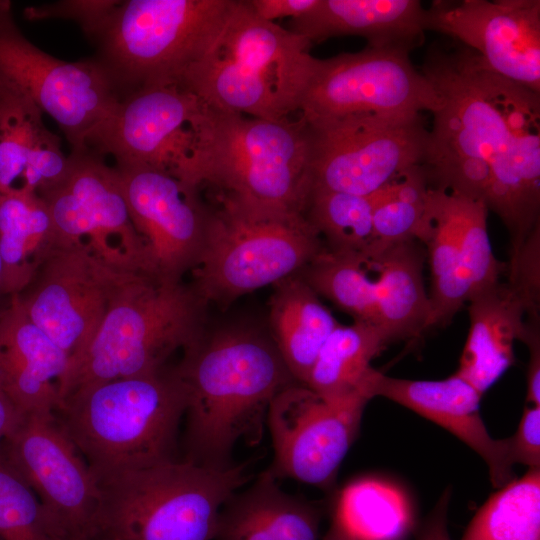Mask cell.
Instances as JSON below:
<instances>
[{"mask_svg": "<svg viewBox=\"0 0 540 540\" xmlns=\"http://www.w3.org/2000/svg\"><path fill=\"white\" fill-rule=\"evenodd\" d=\"M420 70L441 99L421 165L428 184L483 201L507 228L512 259L540 224V92L450 38Z\"/></svg>", "mask_w": 540, "mask_h": 540, "instance_id": "cell-1", "label": "cell"}, {"mask_svg": "<svg viewBox=\"0 0 540 540\" xmlns=\"http://www.w3.org/2000/svg\"><path fill=\"white\" fill-rule=\"evenodd\" d=\"M187 389L186 460L227 468L235 444L260 442L272 400L298 383L271 337L244 327L204 333L176 366Z\"/></svg>", "mask_w": 540, "mask_h": 540, "instance_id": "cell-2", "label": "cell"}, {"mask_svg": "<svg viewBox=\"0 0 540 540\" xmlns=\"http://www.w3.org/2000/svg\"><path fill=\"white\" fill-rule=\"evenodd\" d=\"M193 130V145L172 175L246 206L304 212L309 137L300 115L266 120L204 103Z\"/></svg>", "mask_w": 540, "mask_h": 540, "instance_id": "cell-3", "label": "cell"}, {"mask_svg": "<svg viewBox=\"0 0 540 540\" xmlns=\"http://www.w3.org/2000/svg\"><path fill=\"white\" fill-rule=\"evenodd\" d=\"M186 407V385L176 366H166L79 387L61 399L54 414L99 478L175 459Z\"/></svg>", "mask_w": 540, "mask_h": 540, "instance_id": "cell-4", "label": "cell"}, {"mask_svg": "<svg viewBox=\"0 0 540 540\" xmlns=\"http://www.w3.org/2000/svg\"><path fill=\"white\" fill-rule=\"evenodd\" d=\"M311 44L258 16L247 0H234L217 39L178 85L218 109L288 119L299 114L318 65Z\"/></svg>", "mask_w": 540, "mask_h": 540, "instance_id": "cell-5", "label": "cell"}, {"mask_svg": "<svg viewBox=\"0 0 540 540\" xmlns=\"http://www.w3.org/2000/svg\"><path fill=\"white\" fill-rule=\"evenodd\" d=\"M207 303L193 284L127 274L88 344L69 358L60 401L93 383L155 373L204 333Z\"/></svg>", "mask_w": 540, "mask_h": 540, "instance_id": "cell-6", "label": "cell"}, {"mask_svg": "<svg viewBox=\"0 0 540 540\" xmlns=\"http://www.w3.org/2000/svg\"><path fill=\"white\" fill-rule=\"evenodd\" d=\"M245 468L173 459L96 478L90 540H214L221 508L248 481Z\"/></svg>", "mask_w": 540, "mask_h": 540, "instance_id": "cell-7", "label": "cell"}, {"mask_svg": "<svg viewBox=\"0 0 540 540\" xmlns=\"http://www.w3.org/2000/svg\"><path fill=\"white\" fill-rule=\"evenodd\" d=\"M195 267L198 294L208 304H229L261 287L298 274L325 250L301 212L246 206L216 196Z\"/></svg>", "mask_w": 540, "mask_h": 540, "instance_id": "cell-8", "label": "cell"}, {"mask_svg": "<svg viewBox=\"0 0 540 540\" xmlns=\"http://www.w3.org/2000/svg\"><path fill=\"white\" fill-rule=\"evenodd\" d=\"M234 0L119 1L93 40L95 59L120 96L153 84L178 85L211 48Z\"/></svg>", "mask_w": 540, "mask_h": 540, "instance_id": "cell-9", "label": "cell"}, {"mask_svg": "<svg viewBox=\"0 0 540 540\" xmlns=\"http://www.w3.org/2000/svg\"><path fill=\"white\" fill-rule=\"evenodd\" d=\"M305 123L310 190L371 195L422 165L427 153L429 128L422 114H360Z\"/></svg>", "mask_w": 540, "mask_h": 540, "instance_id": "cell-10", "label": "cell"}, {"mask_svg": "<svg viewBox=\"0 0 540 540\" xmlns=\"http://www.w3.org/2000/svg\"><path fill=\"white\" fill-rule=\"evenodd\" d=\"M0 80L52 117L72 151L87 149L120 100L96 60L64 61L30 42L15 23L11 3L5 0H0Z\"/></svg>", "mask_w": 540, "mask_h": 540, "instance_id": "cell-11", "label": "cell"}, {"mask_svg": "<svg viewBox=\"0 0 540 540\" xmlns=\"http://www.w3.org/2000/svg\"><path fill=\"white\" fill-rule=\"evenodd\" d=\"M438 92L416 69L410 52L366 46L319 59L299 115L305 121L349 115L410 116L434 113Z\"/></svg>", "mask_w": 540, "mask_h": 540, "instance_id": "cell-12", "label": "cell"}, {"mask_svg": "<svg viewBox=\"0 0 540 540\" xmlns=\"http://www.w3.org/2000/svg\"><path fill=\"white\" fill-rule=\"evenodd\" d=\"M66 176L39 194L60 244L80 243L112 269L148 274L144 245L130 215L119 174L90 149L71 152Z\"/></svg>", "mask_w": 540, "mask_h": 540, "instance_id": "cell-13", "label": "cell"}, {"mask_svg": "<svg viewBox=\"0 0 540 540\" xmlns=\"http://www.w3.org/2000/svg\"><path fill=\"white\" fill-rule=\"evenodd\" d=\"M0 449L37 496L47 535L90 540L99 500L98 483L55 414L23 415Z\"/></svg>", "mask_w": 540, "mask_h": 540, "instance_id": "cell-14", "label": "cell"}, {"mask_svg": "<svg viewBox=\"0 0 540 540\" xmlns=\"http://www.w3.org/2000/svg\"><path fill=\"white\" fill-rule=\"evenodd\" d=\"M369 401L360 394L324 398L299 383L280 391L266 419L274 449L267 472L275 479L328 487L357 436Z\"/></svg>", "mask_w": 540, "mask_h": 540, "instance_id": "cell-15", "label": "cell"}, {"mask_svg": "<svg viewBox=\"0 0 540 540\" xmlns=\"http://www.w3.org/2000/svg\"><path fill=\"white\" fill-rule=\"evenodd\" d=\"M132 224L142 240L148 274L180 282L197 266L209 207L199 188L146 165H116Z\"/></svg>", "mask_w": 540, "mask_h": 540, "instance_id": "cell-16", "label": "cell"}, {"mask_svg": "<svg viewBox=\"0 0 540 540\" xmlns=\"http://www.w3.org/2000/svg\"><path fill=\"white\" fill-rule=\"evenodd\" d=\"M127 274L84 244H59L15 296L27 317L71 358L94 336Z\"/></svg>", "mask_w": 540, "mask_h": 540, "instance_id": "cell-17", "label": "cell"}, {"mask_svg": "<svg viewBox=\"0 0 540 540\" xmlns=\"http://www.w3.org/2000/svg\"><path fill=\"white\" fill-rule=\"evenodd\" d=\"M204 102L176 84L139 87L120 97L88 143L116 165H146L173 174L194 142L193 123Z\"/></svg>", "mask_w": 540, "mask_h": 540, "instance_id": "cell-18", "label": "cell"}, {"mask_svg": "<svg viewBox=\"0 0 540 540\" xmlns=\"http://www.w3.org/2000/svg\"><path fill=\"white\" fill-rule=\"evenodd\" d=\"M424 26L466 46L495 73L540 92L539 0H436L425 8Z\"/></svg>", "mask_w": 540, "mask_h": 540, "instance_id": "cell-19", "label": "cell"}, {"mask_svg": "<svg viewBox=\"0 0 540 540\" xmlns=\"http://www.w3.org/2000/svg\"><path fill=\"white\" fill-rule=\"evenodd\" d=\"M362 392L370 400L384 397L394 401L452 433L482 458L494 487L515 478L506 438H493L481 417L482 395L456 373L442 380H410L371 367Z\"/></svg>", "mask_w": 540, "mask_h": 540, "instance_id": "cell-20", "label": "cell"}, {"mask_svg": "<svg viewBox=\"0 0 540 540\" xmlns=\"http://www.w3.org/2000/svg\"><path fill=\"white\" fill-rule=\"evenodd\" d=\"M69 362L24 313L16 296L0 304V385L23 416L55 413Z\"/></svg>", "mask_w": 540, "mask_h": 540, "instance_id": "cell-21", "label": "cell"}, {"mask_svg": "<svg viewBox=\"0 0 540 540\" xmlns=\"http://www.w3.org/2000/svg\"><path fill=\"white\" fill-rule=\"evenodd\" d=\"M425 8L419 0H318L306 14L291 19V32L308 41L359 36L367 46L411 52L424 41Z\"/></svg>", "mask_w": 540, "mask_h": 540, "instance_id": "cell-22", "label": "cell"}, {"mask_svg": "<svg viewBox=\"0 0 540 540\" xmlns=\"http://www.w3.org/2000/svg\"><path fill=\"white\" fill-rule=\"evenodd\" d=\"M470 329L457 375L483 395L513 364L514 342L526 333V308L500 281L468 299Z\"/></svg>", "mask_w": 540, "mask_h": 540, "instance_id": "cell-23", "label": "cell"}, {"mask_svg": "<svg viewBox=\"0 0 540 540\" xmlns=\"http://www.w3.org/2000/svg\"><path fill=\"white\" fill-rule=\"evenodd\" d=\"M267 471L221 508L214 540H320L319 515Z\"/></svg>", "mask_w": 540, "mask_h": 540, "instance_id": "cell-24", "label": "cell"}, {"mask_svg": "<svg viewBox=\"0 0 540 540\" xmlns=\"http://www.w3.org/2000/svg\"><path fill=\"white\" fill-rule=\"evenodd\" d=\"M419 241L394 244L372 265L375 325L388 342L416 338L430 328L431 305L423 283L425 254Z\"/></svg>", "mask_w": 540, "mask_h": 540, "instance_id": "cell-25", "label": "cell"}, {"mask_svg": "<svg viewBox=\"0 0 540 540\" xmlns=\"http://www.w3.org/2000/svg\"><path fill=\"white\" fill-rule=\"evenodd\" d=\"M274 285L271 338L294 379L305 385L317 355L339 323L299 275Z\"/></svg>", "mask_w": 540, "mask_h": 540, "instance_id": "cell-26", "label": "cell"}, {"mask_svg": "<svg viewBox=\"0 0 540 540\" xmlns=\"http://www.w3.org/2000/svg\"><path fill=\"white\" fill-rule=\"evenodd\" d=\"M43 199L24 187L0 191V255L7 297L20 294L59 245Z\"/></svg>", "mask_w": 540, "mask_h": 540, "instance_id": "cell-27", "label": "cell"}, {"mask_svg": "<svg viewBox=\"0 0 540 540\" xmlns=\"http://www.w3.org/2000/svg\"><path fill=\"white\" fill-rule=\"evenodd\" d=\"M431 271L430 327L446 323L471 295L449 192L429 188V229L423 242Z\"/></svg>", "mask_w": 540, "mask_h": 540, "instance_id": "cell-28", "label": "cell"}, {"mask_svg": "<svg viewBox=\"0 0 540 540\" xmlns=\"http://www.w3.org/2000/svg\"><path fill=\"white\" fill-rule=\"evenodd\" d=\"M388 343L374 324L362 321L348 326L339 324L317 355L305 386L328 399L363 395L361 388L372 367L371 361Z\"/></svg>", "mask_w": 540, "mask_h": 540, "instance_id": "cell-29", "label": "cell"}, {"mask_svg": "<svg viewBox=\"0 0 540 540\" xmlns=\"http://www.w3.org/2000/svg\"><path fill=\"white\" fill-rule=\"evenodd\" d=\"M334 519L355 540H402L413 524L406 496L376 479L350 483L341 492Z\"/></svg>", "mask_w": 540, "mask_h": 540, "instance_id": "cell-30", "label": "cell"}, {"mask_svg": "<svg viewBox=\"0 0 540 540\" xmlns=\"http://www.w3.org/2000/svg\"><path fill=\"white\" fill-rule=\"evenodd\" d=\"M429 188L423 167L419 165L372 194L371 263L394 244L411 240L423 244L429 229Z\"/></svg>", "mask_w": 540, "mask_h": 540, "instance_id": "cell-31", "label": "cell"}, {"mask_svg": "<svg viewBox=\"0 0 540 540\" xmlns=\"http://www.w3.org/2000/svg\"><path fill=\"white\" fill-rule=\"evenodd\" d=\"M498 489L460 540H540V468H530Z\"/></svg>", "mask_w": 540, "mask_h": 540, "instance_id": "cell-32", "label": "cell"}, {"mask_svg": "<svg viewBox=\"0 0 540 540\" xmlns=\"http://www.w3.org/2000/svg\"><path fill=\"white\" fill-rule=\"evenodd\" d=\"M372 211V194L311 189L303 214L321 240H325L326 251L361 255L371 262Z\"/></svg>", "mask_w": 540, "mask_h": 540, "instance_id": "cell-33", "label": "cell"}, {"mask_svg": "<svg viewBox=\"0 0 540 540\" xmlns=\"http://www.w3.org/2000/svg\"><path fill=\"white\" fill-rule=\"evenodd\" d=\"M372 268L361 255L324 250L297 275L354 321L375 325L374 280L369 276Z\"/></svg>", "mask_w": 540, "mask_h": 540, "instance_id": "cell-34", "label": "cell"}, {"mask_svg": "<svg viewBox=\"0 0 540 540\" xmlns=\"http://www.w3.org/2000/svg\"><path fill=\"white\" fill-rule=\"evenodd\" d=\"M43 112L0 80V191L17 188L30 153L48 130Z\"/></svg>", "mask_w": 540, "mask_h": 540, "instance_id": "cell-35", "label": "cell"}, {"mask_svg": "<svg viewBox=\"0 0 540 540\" xmlns=\"http://www.w3.org/2000/svg\"><path fill=\"white\" fill-rule=\"evenodd\" d=\"M449 194L471 297L498 283L500 275L507 271V265L493 255L487 231L488 209L485 203L461 194Z\"/></svg>", "mask_w": 540, "mask_h": 540, "instance_id": "cell-36", "label": "cell"}, {"mask_svg": "<svg viewBox=\"0 0 540 540\" xmlns=\"http://www.w3.org/2000/svg\"><path fill=\"white\" fill-rule=\"evenodd\" d=\"M47 522L32 489L5 460L0 449V539L46 540Z\"/></svg>", "mask_w": 540, "mask_h": 540, "instance_id": "cell-37", "label": "cell"}, {"mask_svg": "<svg viewBox=\"0 0 540 540\" xmlns=\"http://www.w3.org/2000/svg\"><path fill=\"white\" fill-rule=\"evenodd\" d=\"M69 166L70 156L62 151L59 137L47 130L30 153L18 187L39 195L57 185L66 176Z\"/></svg>", "mask_w": 540, "mask_h": 540, "instance_id": "cell-38", "label": "cell"}, {"mask_svg": "<svg viewBox=\"0 0 540 540\" xmlns=\"http://www.w3.org/2000/svg\"><path fill=\"white\" fill-rule=\"evenodd\" d=\"M540 224L529 234L507 265L508 283L517 291L526 308V319H539L540 303Z\"/></svg>", "mask_w": 540, "mask_h": 540, "instance_id": "cell-39", "label": "cell"}, {"mask_svg": "<svg viewBox=\"0 0 540 540\" xmlns=\"http://www.w3.org/2000/svg\"><path fill=\"white\" fill-rule=\"evenodd\" d=\"M118 3L119 1L107 0L60 1L29 7L25 10V15L29 19L60 17L75 20L85 34L93 39Z\"/></svg>", "mask_w": 540, "mask_h": 540, "instance_id": "cell-40", "label": "cell"}, {"mask_svg": "<svg viewBox=\"0 0 540 540\" xmlns=\"http://www.w3.org/2000/svg\"><path fill=\"white\" fill-rule=\"evenodd\" d=\"M506 441L513 465L540 468V406L525 408L516 432Z\"/></svg>", "mask_w": 540, "mask_h": 540, "instance_id": "cell-41", "label": "cell"}, {"mask_svg": "<svg viewBox=\"0 0 540 540\" xmlns=\"http://www.w3.org/2000/svg\"><path fill=\"white\" fill-rule=\"evenodd\" d=\"M529 350L527 367V402L540 406V332L539 319H526V333L522 340Z\"/></svg>", "mask_w": 540, "mask_h": 540, "instance_id": "cell-42", "label": "cell"}, {"mask_svg": "<svg viewBox=\"0 0 540 540\" xmlns=\"http://www.w3.org/2000/svg\"><path fill=\"white\" fill-rule=\"evenodd\" d=\"M255 13L273 22L281 17L298 18L309 12L318 0H247Z\"/></svg>", "mask_w": 540, "mask_h": 540, "instance_id": "cell-43", "label": "cell"}, {"mask_svg": "<svg viewBox=\"0 0 540 540\" xmlns=\"http://www.w3.org/2000/svg\"><path fill=\"white\" fill-rule=\"evenodd\" d=\"M450 493L446 490L426 519L417 540H452L448 529Z\"/></svg>", "mask_w": 540, "mask_h": 540, "instance_id": "cell-44", "label": "cell"}, {"mask_svg": "<svg viewBox=\"0 0 540 540\" xmlns=\"http://www.w3.org/2000/svg\"><path fill=\"white\" fill-rule=\"evenodd\" d=\"M22 417L0 385V445Z\"/></svg>", "mask_w": 540, "mask_h": 540, "instance_id": "cell-45", "label": "cell"}, {"mask_svg": "<svg viewBox=\"0 0 540 540\" xmlns=\"http://www.w3.org/2000/svg\"><path fill=\"white\" fill-rule=\"evenodd\" d=\"M320 540H355L348 531L333 518L327 533Z\"/></svg>", "mask_w": 540, "mask_h": 540, "instance_id": "cell-46", "label": "cell"}, {"mask_svg": "<svg viewBox=\"0 0 540 540\" xmlns=\"http://www.w3.org/2000/svg\"><path fill=\"white\" fill-rule=\"evenodd\" d=\"M7 298L9 297L5 295L4 288H3V264H2V259L0 255V304H2Z\"/></svg>", "mask_w": 540, "mask_h": 540, "instance_id": "cell-47", "label": "cell"}]
</instances>
